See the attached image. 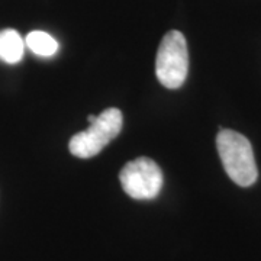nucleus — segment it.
I'll use <instances>...</instances> for the list:
<instances>
[{
	"label": "nucleus",
	"instance_id": "obj_3",
	"mask_svg": "<svg viewBox=\"0 0 261 261\" xmlns=\"http://www.w3.org/2000/svg\"><path fill=\"white\" fill-rule=\"evenodd\" d=\"M189 73V51L185 35L178 31L167 32L160 44L155 58V75L170 90H176L186 82Z\"/></svg>",
	"mask_w": 261,
	"mask_h": 261
},
{
	"label": "nucleus",
	"instance_id": "obj_1",
	"mask_svg": "<svg viewBox=\"0 0 261 261\" xmlns=\"http://www.w3.org/2000/svg\"><path fill=\"white\" fill-rule=\"evenodd\" d=\"M218 154L226 174L235 185L248 187L258 177L250 141L232 129H221L216 137Z\"/></svg>",
	"mask_w": 261,
	"mask_h": 261
},
{
	"label": "nucleus",
	"instance_id": "obj_7",
	"mask_svg": "<svg viewBox=\"0 0 261 261\" xmlns=\"http://www.w3.org/2000/svg\"><path fill=\"white\" fill-rule=\"evenodd\" d=\"M87 119H89V122L92 123V122H94V119H96V116H94V115H90V116H89Z\"/></svg>",
	"mask_w": 261,
	"mask_h": 261
},
{
	"label": "nucleus",
	"instance_id": "obj_2",
	"mask_svg": "<svg viewBox=\"0 0 261 261\" xmlns=\"http://www.w3.org/2000/svg\"><path fill=\"white\" fill-rule=\"evenodd\" d=\"M122 125L123 116L119 109L109 108L103 111L87 129L75 134L70 140V152L77 159H92L119 135Z\"/></svg>",
	"mask_w": 261,
	"mask_h": 261
},
{
	"label": "nucleus",
	"instance_id": "obj_5",
	"mask_svg": "<svg viewBox=\"0 0 261 261\" xmlns=\"http://www.w3.org/2000/svg\"><path fill=\"white\" fill-rule=\"evenodd\" d=\"M25 53V41L15 29L0 31V60L8 64H16Z\"/></svg>",
	"mask_w": 261,
	"mask_h": 261
},
{
	"label": "nucleus",
	"instance_id": "obj_6",
	"mask_svg": "<svg viewBox=\"0 0 261 261\" xmlns=\"http://www.w3.org/2000/svg\"><path fill=\"white\" fill-rule=\"evenodd\" d=\"M25 47L38 57H53L58 51V42L44 31H32L25 39Z\"/></svg>",
	"mask_w": 261,
	"mask_h": 261
},
{
	"label": "nucleus",
	"instance_id": "obj_4",
	"mask_svg": "<svg viewBox=\"0 0 261 261\" xmlns=\"http://www.w3.org/2000/svg\"><path fill=\"white\" fill-rule=\"evenodd\" d=\"M122 189L137 200H151L157 197L163 187V171L155 161L140 157L129 161L119 173Z\"/></svg>",
	"mask_w": 261,
	"mask_h": 261
}]
</instances>
